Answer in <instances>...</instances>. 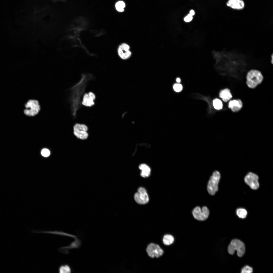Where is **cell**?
<instances>
[{"label": "cell", "mask_w": 273, "mask_h": 273, "mask_svg": "<svg viewBox=\"0 0 273 273\" xmlns=\"http://www.w3.org/2000/svg\"><path fill=\"white\" fill-rule=\"evenodd\" d=\"M81 244V241L79 239H75V241L71 242L69 245L61 247L58 250L60 252L64 254H68L69 253V249L78 248L80 246Z\"/></svg>", "instance_id": "14"}, {"label": "cell", "mask_w": 273, "mask_h": 273, "mask_svg": "<svg viewBox=\"0 0 273 273\" xmlns=\"http://www.w3.org/2000/svg\"><path fill=\"white\" fill-rule=\"evenodd\" d=\"M130 49V47L128 44L124 42L121 43L117 48V53L119 56L123 60L128 59L132 55Z\"/></svg>", "instance_id": "9"}, {"label": "cell", "mask_w": 273, "mask_h": 273, "mask_svg": "<svg viewBox=\"0 0 273 273\" xmlns=\"http://www.w3.org/2000/svg\"><path fill=\"white\" fill-rule=\"evenodd\" d=\"M125 3L122 1H119L116 4L115 7L117 10L119 12H122L124 11V8L125 7Z\"/></svg>", "instance_id": "23"}, {"label": "cell", "mask_w": 273, "mask_h": 273, "mask_svg": "<svg viewBox=\"0 0 273 273\" xmlns=\"http://www.w3.org/2000/svg\"><path fill=\"white\" fill-rule=\"evenodd\" d=\"M139 168L142 170L141 173V176L144 177L149 176L150 174L151 169L150 167L145 164H140L139 167Z\"/></svg>", "instance_id": "18"}, {"label": "cell", "mask_w": 273, "mask_h": 273, "mask_svg": "<svg viewBox=\"0 0 273 273\" xmlns=\"http://www.w3.org/2000/svg\"><path fill=\"white\" fill-rule=\"evenodd\" d=\"M235 250L237 251L238 256L241 257L244 255L245 247L244 243L240 240L237 239L232 240L228 246V251L230 254L233 255Z\"/></svg>", "instance_id": "5"}, {"label": "cell", "mask_w": 273, "mask_h": 273, "mask_svg": "<svg viewBox=\"0 0 273 273\" xmlns=\"http://www.w3.org/2000/svg\"><path fill=\"white\" fill-rule=\"evenodd\" d=\"M94 78L91 74H82L79 81L69 89V101L71 113L74 117H76L78 110L81 106V98L88 82Z\"/></svg>", "instance_id": "2"}, {"label": "cell", "mask_w": 273, "mask_h": 273, "mask_svg": "<svg viewBox=\"0 0 273 273\" xmlns=\"http://www.w3.org/2000/svg\"><path fill=\"white\" fill-rule=\"evenodd\" d=\"M214 55L217 61L216 65L223 71L224 74L236 78L242 77L247 65L245 56L224 51L214 52Z\"/></svg>", "instance_id": "1"}, {"label": "cell", "mask_w": 273, "mask_h": 273, "mask_svg": "<svg viewBox=\"0 0 273 273\" xmlns=\"http://www.w3.org/2000/svg\"><path fill=\"white\" fill-rule=\"evenodd\" d=\"M189 14L193 16L195 14V11L193 10H191L190 11Z\"/></svg>", "instance_id": "28"}, {"label": "cell", "mask_w": 273, "mask_h": 273, "mask_svg": "<svg viewBox=\"0 0 273 273\" xmlns=\"http://www.w3.org/2000/svg\"><path fill=\"white\" fill-rule=\"evenodd\" d=\"M174 239L172 235L167 234L165 235L163 238V242L164 245L168 246L172 244L174 242Z\"/></svg>", "instance_id": "20"}, {"label": "cell", "mask_w": 273, "mask_h": 273, "mask_svg": "<svg viewBox=\"0 0 273 273\" xmlns=\"http://www.w3.org/2000/svg\"><path fill=\"white\" fill-rule=\"evenodd\" d=\"M253 272L252 268L248 265L244 267L241 269L242 273H251Z\"/></svg>", "instance_id": "25"}, {"label": "cell", "mask_w": 273, "mask_h": 273, "mask_svg": "<svg viewBox=\"0 0 273 273\" xmlns=\"http://www.w3.org/2000/svg\"><path fill=\"white\" fill-rule=\"evenodd\" d=\"M176 81L177 83H180L181 81L180 79L179 78H177L176 79Z\"/></svg>", "instance_id": "29"}, {"label": "cell", "mask_w": 273, "mask_h": 273, "mask_svg": "<svg viewBox=\"0 0 273 273\" xmlns=\"http://www.w3.org/2000/svg\"><path fill=\"white\" fill-rule=\"evenodd\" d=\"M173 88L174 91L176 92H180L183 89L182 85L178 83L175 84L173 85Z\"/></svg>", "instance_id": "26"}, {"label": "cell", "mask_w": 273, "mask_h": 273, "mask_svg": "<svg viewBox=\"0 0 273 273\" xmlns=\"http://www.w3.org/2000/svg\"><path fill=\"white\" fill-rule=\"evenodd\" d=\"M259 177L256 174L252 172H249L244 178L245 183L252 189L257 190L259 187Z\"/></svg>", "instance_id": "10"}, {"label": "cell", "mask_w": 273, "mask_h": 273, "mask_svg": "<svg viewBox=\"0 0 273 273\" xmlns=\"http://www.w3.org/2000/svg\"><path fill=\"white\" fill-rule=\"evenodd\" d=\"M193 19V16L189 14L184 17V20L186 22H189L191 21Z\"/></svg>", "instance_id": "27"}, {"label": "cell", "mask_w": 273, "mask_h": 273, "mask_svg": "<svg viewBox=\"0 0 273 273\" xmlns=\"http://www.w3.org/2000/svg\"><path fill=\"white\" fill-rule=\"evenodd\" d=\"M209 213V210L206 206H203L201 208L199 206L196 207L192 211L194 217L199 221L206 220L208 217Z\"/></svg>", "instance_id": "7"}, {"label": "cell", "mask_w": 273, "mask_h": 273, "mask_svg": "<svg viewBox=\"0 0 273 273\" xmlns=\"http://www.w3.org/2000/svg\"><path fill=\"white\" fill-rule=\"evenodd\" d=\"M220 174L217 171H215L213 173L208 181L207 190L210 195H214L218 190V185L220 179Z\"/></svg>", "instance_id": "6"}, {"label": "cell", "mask_w": 273, "mask_h": 273, "mask_svg": "<svg viewBox=\"0 0 273 273\" xmlns=\"http://www.w3.org/2000/svg\"><path fill=\"white\" fill-rule=\"evenodd\" d=\"M226 5L233 9L240 10L244 8L245 4L242 0H229Z\"/></svg>", "instance_id": "16"}, {"label": "cell", "mask_w": 273, "mask_h": 273, "mask_svg": "<svg viewBox=\"0 0 273 273\" xmlns=\"http://www.w3.org/2000/svg\"><path fill=\"white\" fill-rule=\"evenodd\" d=\"M58 271L59 273H71L72 272V269L69 264H64L59 266Z\"/></svg>", "instance_id": "19"}, {"label": "cell", "mask_w": 273, "mask_h": 273, "mask_svg": "<svg viewBox=\"0 0 273 273\" xmlns=\"http://www.w3.org/2000/svg\"><path fill=\"white\" fill-rule=\"evenodd\" d=\"M25 106L26 108L24 110V113L25 115L29 117H33L37 115L41 109L39 102L36 100H29L25 104Z\"/></svg>", "instance_id": "4"}, {"label": "cell", "mask_w": 273, "mask_h": 273, "mask_svg": "<svg viewBox=\"0 0 273 273\" xmlns=\"http://www.w3.org/2000/svg\"><path fill=\"white\" fill-rule=\"evenodd\" d=\"M81 104L87 107H91L95 104L94 102L96 99L95 94L92 92L84 94L83 97Z\"/></svg>", "instance_id": "13"}, {"label": "cell", "mask_w": 273, "mask_h": 273, "mask_svg": "<svg viewBox=\"0 0 273 273\" xmlns=\"http://www.w3.org/2000/svg\"><path fill=\"white\" fill-rule=\"evenodd\" d=\"M73 133L78 139L82 140L87 139L89 136L87 131L81 130L73 129Z\"/></svg>", "instance_id": "17"}, {"label": "cell", "mask_w": 273, "mask_h": 273, "mask_svg": "<svg viewBox=\"0 0 273 273\" xmlns=\"http://www.w3.org/2000/svg\"><path fill=\"white\" fill-rule=\"evenodd\" d=\"M219 96L224 102L227 103L233 98V96L230 90L225 88L221 89L219 93Z\"/></svg>", "instance_id": "15"}, {"label": "cell", "mask_w": 273, "mask_h": 273, "mask_svg": "<svg viewBox=\"0 0 273 273\" xmlns=\"http://www.w3.org/2000/svg\"><path fill=\"white\" fill-rule=\"evenodd\" d=\"M148 256L152 258H158L164 253L163 250L158 244L151 243L149 244L146 248Z\"/></svg>", "instance_id": "8"}, {"label": "cell", "mask_w": 273, "mask_h": 273, "mask_svg": "<svg viewBox=\"0 0 273 273\" xmlns=\"http://www.w3.org/2000/svg\"><path fill=\"white\" fill-rule=\"evenodd\" d=\"M236 214L239 218L243 219L246 217L247 212L246 210L244 208H239L237 210Z\"/></svg>", "instance_id": "22"}, {"label": "cell", "mask_w": 273, "mask_h": 273, "mask_svg": "<svg viewBox=\"0 0 273 273\" xmlns=\"http://www.w3.org/2000/svg\"><path fill=\"white\" fill-rule=\"evenodd\" d=\"M243 106L241 100L239 98L232 99L227 103V106L233 112H236L240 111Z\"/></svg>", "instance_id": "12"}, {"label": "cell", "mask_w": 273, "mask_h": 273, "mask_svg": "<svg viewBox=\"0 0 273 273\" xmlns=\"http://www.w3.org/2000/svg\"><path fill=\"white\" fill-rule=\"evenodd\" d=\"M134 199L136 202L140 204H145L149 201V198L146 189L140 187L138 189V192L134 195Z\"/></svg>", "instance_id": "11"}, {"label": "cell", "mask_w": 273, "mask_h": 273, "mask_svg": "<svg viewBox=\"0 0 273 273\" xmlns=\"http://www.w3.org/2000/svg\"><path fill=\"white\" fill-rule=\"evenodd\" d=\"M41 154L43 157H48L50 155L51 152L50 150L48 149L44 148L41 150Z\"/></svg>", "instance_id": "24"}, {"label": "cell", "mask_w": 273, "mask_h": 273, "mask_svg": "<svg viewBox=\"0 0 273 273\" xmlns=\"http://www.w3.org/2000/svg\"><path fill=\"white\" fill-rule=\"evenodd\" d=\"M213 105L214 108L217 110L222 109L223 105L222 101L220 99L216 98L213 101Z\"/></svg>", "instance_id": "21"}, {"label": "cell", "mask_w": 273, "mask_h": 273, "mask_svg": "<svg viewBox=\"0 0 273 273\" xmlns=\"http://www.w3.org/2000/svg\"><path fill=\"white\" fill-rule=\"evenodd\" d=\"M246 83L251 89H254L260 84L264 79L263 74L258 70L251 69L247 73L245 76Z\"/></svg>", "instance_id": "3"}]
</instances>
